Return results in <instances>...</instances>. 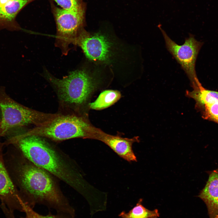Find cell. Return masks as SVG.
<instances>
[{
    "mask_svg": "<svg viewBox=\"0 0 218 218\" xmlns=\"http://www.w3.org/2000/svg\"><path fill=\"white\" fill-rule=\"evenodd\" d=\"M5 163L24 202L31 208L42 204L75 215V210L64 195L55 177L25 158L15 147L7 146Z\"/></svg>",
    "mask_w": 218,
    "mask_h": 218,
    "instance_id": "cell-1",
    "label": "cell"
},
{
    "mask_svg": "<svg viewBox=\"0 0 218 218\" xmlns=\"http://www.w3.org/2000/svg\"><path fill=\"white\" fill-rule=\"evenodd\" d=\"M7 142L36 165L79 192L83 193V179L72 161L46 138L25 135L19 132L10 136Z\"/></svg>",
    "mask_w": 218,
    "mask_h": 218,
    "instance_id": "cell-2",
    "label": "cell"
},
{
    "mask_svg": "<svg viewBox=\"0 0 218 218\" xmlns=\"http://www.w3.org/2000/svg\"><path fill=\"white\" fill-rule=\"evenodd\" d=\"M44 77L49 82L57 96L61 113L84 114L90 99L97 90V81L85 70L70 72L61 78H57L45 70Z\"/></svg>",
    "mask_w": 218,
    "mask_h": 218,
    "instance_id": "cell-3",
    "label": "cell"
},
{
    "mask_svg": "<svg viewBox=\"0 0 218 218\" xmlns=\"http://www.w3.org/2000/svg\"><path fill=\"white\" fill-rule=\"evenodd\" d=\"M58 115L42 126L24 130L25 135H36L55 142L75 138L92 139L97 128L84 115L58 112Z\"/></svg>",
    "mask_w": 218,
    "mask_h": 218,
    "instance_id": "cell-4",
    "label": "cell"
},
{
    "mask_svg": "<svg viewBox=\"0 0 218 218\" xmlns=\"http://www.w3.org/2000/svg\"><path fill=\"white\" fill-rule=\"evenodd\" d=\"M0 138L6 137L10 132L33 125L45 126L58 115V113H47L25 106L8 96L5 88H0Z\"/></svg>",
    "mask_w": 218,
    "mask_h": 218,
    "instance_id": "cell-5",
    "label": "cell"
},
{
    "mask_svg": "<svg viewBox=\"0 0 218 218\" xmlns=\"http://www.w3.org/2000/svg\"><path fill=\"white\" fill-rule=\"evenodd\" d=\"M57 33L55 45L66 55L74 44L79 31L82 29L84 14L83 6L71 10H66L52 5Z\"/></svg>",
    "mask_w": 218,
    "mask_h": 218,
    "instance_id": "cell-6",
    "label": "cell"
},
{
    "mask_svg": "<svg viewBox=\"0 0 218 218\" xmlns=\"http://www.w3.org/2000/svg\"><path fill=\"white\" fill-rule=\"evenodd\" d=\"M158 27L163 35L167 50L185 72L193 88L199 87L201 84L196 74L195 64L203 42L197 41L193 35L190 34L184 43L179 45L170 38L160 25Z\"/></svg>",
    "mask_w": 218,
    "mask_h": 218,
    "instance_id": "cell-7",
    "label": "cell"
},
{
    "mask_svg": "<svg viewBox=\"0 0 218 218\" xmlns=\"http://www.w3.org/2000/svg\"><path fill=\"white\" fill-rule=\"evenodd\" d=\"M4 146L3 142H0V200L1 204L11 212L16 210L23 212L22 203L24 202L5 163Z\"/></svg>",
    "mask_w": 218,
    "mask_h": 218,
    "instance_id": "cell-8",
    "label": "cell"
},
{
    "mask_svg": "<svg viewBox=\"0 0 218 218\" xmlns=\"http://www.w3.org/2000/svg\"><path fill=\"white\" fill-rule=\"evenodd\" d=\"M74 45L79 46L86 57L91 60L104 62L109 61L111 45L103 35L99 33L90 35L81 29Z\"/></svg>",
    "mask_w": 218,
    "mask_h": 218,
    "instance_id": "cell-9",
    "label": "cell"
},
{
    "mask_svg": "<svg viewBox=\"0 0 218 218\" xmlns=\"http://www.w3.org/2000/svg\"><path fill=\"white\" fill-rule=\"evenodd\" d=\"M102 141L108 146L118 155L129 161H137L136 156L132 150L135 142H139V137L124 138L118 135H113L105 133L98 128L94 139Z\"/></svg>",
    "mask_w": 218,
    "mask_h": 218,
    "instance_id": "cell-10",
    "label": "cell"
},
{
    "mask_svg": "<svg viewBox=\"0 0 218 218\" xmlns=\"http://www.w3.org/2000/svg\"><path fill=\"white\" fill-rule=\"evenodd\" d=\"M34 0H12L0 6V31L20 30L21 28L16 21V16L25 6Z\"/></svg>",
    "mask_w": 218,
    "mask_h": 218,
    "instance_id": "cell-11",
    "label": "cell"
},
{
    "mask_svg": "<svg viewBox=\"0 0 218 218\" xmlns=\"http://www.w3.org/2000/svg\"><path fill=\"white\" fill-rule=\"evenodd\" d=\"M198 197L206 204L209 218H218V168L211 173Z\"/></svg>",
    "mask_w": 218,
    "mask_h": 218,
    "instance_id": "cell-12",
    "label": "cell"
},
{
    "mask_svg": "<svg viewBox=\"0 0 218 218\" xmlns=\"http://www.w3.org/2000/svg\"><path fill=\"white\" fill-rule=\"evenodd\" d=\"M186 95L193 98L195 101V107L200 111L205 103L210 100L216 98L218 100V91L207 89L201 85L199 87L193 88L192 91L187 90Z\"/></svg>",
    "mask_w": 218,
    "mask_h": 218,
    "instance_id": "cell-13",
    "label": "cell"
},
{
    "mask_svg": "<svg viewBox=\"0 0 218 218\" xmlns=\"http://www.w3.org/2000/svg\"><path fill=\"white\" fill-rule=\"evenodd\" d=\"M121 94L117 90H105L99 95L94 102L89 103L91 109L100 110L107 108L117 102L121 97Z\"/></svg>",
    "mask_w": 218,
    "mask_h": 218,
    "instance_id": "cell-14",
    "label": "cell"
},
{
    "mask_svg": "<svg viewBox=\"0 0 218 218\" xmlns=\"http://www.w3.org/2000/svg\"><path fill=\"white\" fill-rule=\"evenodd\" d=\"M142 199H140L136 205L128 213L122 211L119 215L121 218H158L160 213L157 209L150 210L142 204Z\"/></svg>",
    "mask_w": 218,
    "mask_h": 218,
    "instance_id": "cell-15",
    "label": "cell"
},
{
    "mask_svg": "<svg viewBox=\"0 0 218 218\" xmlns=\"http://www.w3.org/2000/svg\"><path fill=\"white\" fill-rule=\"evenodd\" d=\"M200 112L204 119L218 124V100L213 99L205 103Z\"/></svg>",
    "mask_w": 218,
    "mask_h": 218,
    "instance_id": "cell-16",
    "label": "cell"
},
{
    "mask_svg": "<svg viewBox=\"0 0 218 218\" xmlns=\"http://www.w3.org/2000/svg\"><path fill=\"white\" fill-rule=\"evenodd\" d=\"M22 208L25 216L21 218H74L75 216V215L62 212H57L56 214L50 213L46 215H41L25 203H22Z\"/></svg>",
    "mask_w": 218,
    "mask_h": 218,
    "instance_id": "cell-17",
    "label": "cell"
},
{
    "mask_svg": "<svg viewBox=\"0 0 218 218\" xmlns=\"http://www.w3.org/2000/svg\"><path fill=\"white\" fill-rule=\"evenodd\" d=\"M61 8L66 10L76 9L82 6L80 0H53Z\"/></svg>",
    "mask_w": 218,
    "mask_h": 218,
    "instance_id": "cell-18",
    "label": "cell"
},
{
    "mask_svg": "<svg viewBox=\"0 0 218 218\" xmlns=\"http://www.w3.org/2000/svg\"><path fill=\"white\" fill-rule=\"evenodd\" d=\"M12 0H0V6H2Z\"/></svg>",
    "mask_w": 218,
    "mask_h": 218,
    "instance_id": "cell-19",
    "label": "cell"
},
{
    "mask_svg": "<svg viewBox=\"0 0 218 218\" xmlns=\"http://www.w3.org/2000/svg\"></svg>",
    "mask_w": 218,
    "mask_h": 218,
    "instance_id": "cell-20",
    "label": "cell"
}]
</instances>
